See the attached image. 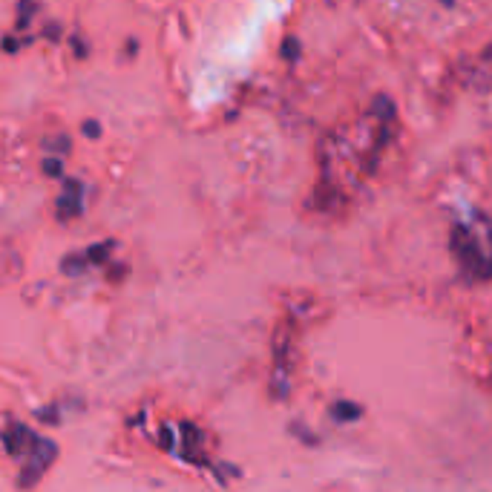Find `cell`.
Segmentation results:
<instances>
[{
  "label": "cell",
  "mask_w": 492,
  "mask_h": 492,
  "mask_svg": "<svg viewBox=\"0 0 492 492\" xmlns=\"http://www.w3.org/2000/svg\"><path fill=\"white\" fill-rule=\"evenodd\" d=\"M84 207H81V196L78 193H64L61 199H58V213H61V219H67V216H78Z\"/></svg>",
  "instance_id": "5b68a950"
},
{
  "label": "cell",
  "mask_w": 492,
  "mask_h": 492,
  "mask_svg": "<svg viewBox=\"0 0 492 492\" xmlns=\"http://www.w3.org/2000/svg\"><path fill=\"white\" fill-rule=\"evenodd\" d=\"M44 173L46 176H64V162H61V155H46L44 159Z\"/></svg>",
  "instance_id": "ba28073f"
},
{
  "label": "cell",
  "mask_w": 492,
  "mask_h": 492,
  "mask_svg": "<svg viewBox=\"0 0 492 492\" xmlns=\"http://www.w3.org/2000/svg\"><path fill=\"white\" fill-rule=\"evenodd\" d=\"M35 441H37V435H35L32 429L21 426V423H12V426L3 432V443H6V449L12 452V455H29L32 446H35Z\"/></svg>",
  "instance_id": "3957f363"
},
{
  "label": "cell",
  "mask_w": 492,
  "mask_h": 492,
  "mask_svg": "<svg viewBox=\"0 0 492 492\" xmlns=\"http://www.w3.org/2000/svg\"><path fill=\"white\" fill-rule=\"evenodd\" d=\"M334 418H337V421H354V418H360V409L340 400L337 406H334Z\"/></svg>",
  "instance_id": "52a82bcc"
},
{
  "label": "cell",
  "mask_w": 492,
  "mask_h": 492,
  "mask_svg": "<svg viewBox=\"0 0 492 492\" xmlns=\"http://www.w3.org/2000/svg\"><path fill=\"white\" fill-rule=\"evenodd\" d=\"M182 443H185V458L187 461H199L196 458V449L202 443V432L196 429L193 423H182Z\"/></svg>",
  "instance_id": "277c9868"
},
{
  "label": "cell",
  "mask_w": 492,
  "mask_h": 492,
  "mask_svg": "<svg viewBox=\"0 0 492 492\" xmlns=\"http://www.w3.org/2000/svg\"><path fill=\"white\" fill-rule=\"evenodd\" d=\"M159 441L164 443V449H173V435H170V429H162V432H159Z\"/></svg>",
  "instance_id": "7c38bea8"
},
{
  "label": "cell",
  "mask_w": 492,
  "mask_h": 492,
  "mask_svg": "<svg viewBox=\"0 0 492 492\" xmlns=\"http://www.w3.org/2000/svg\"><path fill=\"white\" fill-rule=\"evenodd\" d=\"M55 455H58L55 443L46 441V438H37L35 446H32V452H29V464H26V469L21 472V486H35L37 478H41L44 472H46V466L55 461Z\"/></svg>",
  "instance_id": "7a4b0ae2"
},
{
  "label": "cell",
  "mask_w": 492,
  "mask_h": 492,
  "mask_svg": "<svg viewBox=\"0 0 492 492\" xmlns=\"http://www.w3.org/2000/svg\"><path fill=\"white\" fill-rule=\"evenodd\" d=\"M84 260H87V257H67V260H64V271H67V273H81V271L87 268Z\"/></svg>",
  "instance_id": "9c48e42d"
},
{
  "label": "cell",
  "mask_w": 492,
  "mask_h": 492,
  "mask_svg": "<svg viewBox=\"0 0 492 492\" xmlns=\"http://www.w3.org/2000/svg\"><path fill=\"white\" fill-rule=\"evenodd\" d=\"M44 147H46V150H58V153H67V150H72L69 139H46V142H44Z\"/></svg>",
  "instance_id": "30bf717a"
},
{
  "label": "cell",
  "mask_w": 492,
  "mask_h": 492,
  "mask_svg": "<svg viewBox=\"0 0 492 492\" xmlns=\"http://www.w3.org/2000/svg\"><path fill=\"white\" fill-rule=\"evenodd\" d=\"M81 130H84L87 139H101V124H98V121H84Z\"/></svg>",
  "instance_id": "8fae6325"
},
{
  "label": "cell",
  "mask_w": 492,
  "mask_h": 492,
  "mask_svg": "<svg viewBox=\"0 0 492 492\" xmlns=\"http://www.w3.org/2000/svg\"><path fill=\"white\" fill-rule=\"evenodd\" d=\"M110 251H112V242L92 245V248L87 251V260H90V262H95V265H104V262H107V257H110Z\"/></svg>",
  "instance_id": "8992f818"
},
{
  "label": "cell",
  "mask_w": 492,
  "mask_h": 492,
  "mask_svg": "<svg viewBox=\"0 0 492 492\" xmlns=\"http://www.w3.org/2000/svg\"><path fill=\"white\" fill-rule=\"evenodd\" d=\"M452 248L475 277H492V222L486 216H475L452 230Z\"/></svg>",
  "instance_id": "6da1fadb"
}]
</instances>
